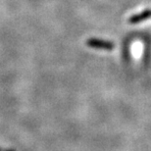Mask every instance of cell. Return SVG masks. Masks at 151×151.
<instances>
[{"label":"cell","instance_id":"obj_2","mask_svg":"<svg viewBox=\"0 0 151 151\" xmlns=\"http://www.w3.org/2000/svg\"><path fill=\"white\" fill-rule=\"evenodd\" d=\"M149 17H151V10H147V11L142 12V13H140V14H137V15L132 16L131 19H129V23H131V24H137V23L141 22V21H144V20L148 19Z\"/></svg>","mask_w":151,"mask_h":151},{"label":"cell","instance_id":"obj_3","mask_svg":"<svg viewBox=\"0 0 151 151\" xmlns=\"http://www.w3.org/2000/svg\"><path fill=\"white\" fill-rule=\"evenodd\" d=\"M0 151H15V150H11V149H1V148H0Z\"/></svg>","mask_w":151,"mask_h":151},{"label":"cell","instance_id":"obj_1","mask_svg":"<svg viewBox=\"0 0 151 151\" xmlns=\"http://www.w3.org/2000/svg\"><path fill=\"white\" fill-rule=\"evenodd\" d=\"M86 44L87 46L91 48H96V49H104V50H112L115 48V44L111 41L102 40L98 38H89L86 41Z\"/></svg>","mask_w":151,"mask_h":151}]
</instances>
